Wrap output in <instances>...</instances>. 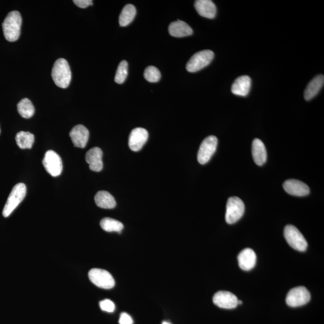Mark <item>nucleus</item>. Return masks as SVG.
Returning a JSON list of instances; mask_svg holds the SVG:
<instances>
[{"instance_id":"c85d7f7f","label":"nucleus","mask_w":324,"mask_h":324,"mask_svg":"<svg viewBox=\"0 0 324 324\" xmlns=\"http://www.w3.org/2000/svg\"><path fill=\"white\" fill-rule=\"evenodd\" d=\"M99 306L102 311L112 313L115 309V304L109 299H105L100 302Z\"/></svg>"},{"instance_id":"bb28decb","label":"nucleus","mask_w":324,"mask_h":324,"mask_svg":"<svg viewBox=\"0 0 324 324\" xmlns=\"http://www.w3.org/2000/svg\"><path fill=\"white\" fill-rule=\"evenodd\" d=\"M128 74V63L126 60L122 61L118 65L115 76V81L117 84H121L126 81Z\"/></svg>"},{"instance_id":"b1692460","label":"nucleus","mask_w":324,"mask_h":324,"mask_svg":"<svg viewBox=\"0 0 324 324\" xmlns=\"http://www.w3.org/2000/svg\"><path fill=\"white\" fill-rule=\"evenodd\" d=\"M16 144L21 149H31L35 142V136L29 132L21 131L16 135Z\"/></svg>"},{"instance_id":"5701e85b","label":"nucleus","mask_w":324,"mask_h":324,"mask_svg":"<svg viewBox=\"0 0 324 324\" xmlns=\"http://www.w3.org/2000/svg\"><path fill=\"white\" fill-rule=\"evenodd\" d=\"M137 10L134 5L127 4L122 10L120 17H119V24L121 27H126L134 20Z\"/></svg>"},{"instance_id":"aec40b11","label":"nucleus","mask_w":324,"mask_h":324,"mask_svg":"<svg viewBox=\"0 0 324 324\" xmlns=\"http://www.w3.org/2000/svg\"><path fill=\"white\" fill-rule=\"evenodd\" d=\"M324 84V76L323 74L316 76L307 85L304 91V99L309 101L317 96L323 88Z\"/></svg>"},{"instance_id":"0eeeda50","label":"nucleus","mask_w":324,"mask_h":324,"mask_svg":"<svg viewBox=\"0 0 324 324\" xmlns=\"http://www.w3.org/2000/svg\"><path fill=\"white\" fill-rule=\"evenodd\" d=\"M88 278L94 285L103 289H111L115 286V280L110 273L101 268H93L88 273Z\"/></svg>"},{"instance_id":"6e6552de","label":"nucleus","mask_w":324,"mask_h":324,"mask_svg":"<svg viewBox=\"0 0 324 324\" xmlns=\"http://www.w3.org/2000/svg\"><path fill=\"white\" fill-rule=\"evenodd\" d=\"M311 295L309 290L304 287L292 288L288 292L286 302L288 306L297 307L305 305L311 300Z\"/></svg>"},{"instance_id":"7c9ffc66","label":"nucleus","mask_w":324,"mask_h":324,"mask_svg":"<svg viewBox=\"0 0 324 324\" xmlns=\"http://www.w3.org/2000/svg\"><path fill=\"white\" fill-rule=\"evenodd\" d=\"M73 2L77 7L82 8V9H85L93 4V1L91 0H74Z\"/></svg>"},{"instance_id":"f03ea898","label":"nucleus","mask_w":324,"mask_h":324,"mask_svg":"<svg viewBox=\"0 0 324 324\" xmlns=\"http://www.w3.org/2000/svg\"><path fill=\"white\" fill-rule=\"evenodd\" d=\"M51 75L55 84L58 87L68 88L71 81L72 73L67 60L64 59H58L52 68Z\"/></svg>"},{"instance_id":"39448f33","label":"nucleus","mask_w":324,"mask_h":324,"mask_svg":"<svg viewBox=\"0 0 324 324\" xmlns=\"http://www.w3.org/2000/svg\"><path fill=\"white\" fill-rule=\"evenodd\" d=\"M215 54L210 50H203L194 54L186 65L187 71L194 73L209 65L214 59Z\"/></svg>"},{"instance_id":"a878e982","label":"nucleus","mask_w":324,"mask_h":324,"mask_svg":"<svg viewBox=\"0 0 324 324\" xmlns=\"http://www.w3.org/2000/svg\"><path fill=\"white\" fill-rule=\"evenodd\" d=\"M101 226L104 231L109 232H117L121 233L123 229V223L113 218L106 217L101 221Z\"/></svg>"},{"instance_id":"4468645a","label":"nucleus","mask_w":324,"mask_h":324,"mask_svg":"<svg viewBox=\"0 0 324 324\" xmlns=\"http://www.w3.org/2000/svg\"><path fill=\"white\" fill-rule=\"evenodd\" d=\"M283 187L288 193L293 196H305L310 193L308 185L298 180H288Z\"/></svg>"},{"instance_id":"20e7f679","label":"nucleus","mask_w":324,"mask_h":324,"mask_svg":"<svg viewBox=\"0 0 324 324\" xmlns=\"http://www.w3.org/2000/svg\"><path fill=\"white\" fill-rule=\"evenodd\" d=\"M284 236L290 247L295 250L300 252L306 251L308 244L303 234L295 226L291 225L285 226Z\"/></svg>"},{"instance_id":"1a4fd4ad","label":"nucleus","mask_w":324,"mask_h":324,"mask_svg":"<svg viewBox=\"0 0 324 324\" xmlns=\"http://www.w3.org/2000/svg\"><path fill=\"white\" fill-rule=\"evenodd\" d=\"M217 138L209 136L202 142L198 153V160L202 165L209 162L217 148Z\"/></svg>"},{"instance_id":"9b49d317","label":"nucleus","mask_w":324,"mask_h":324,"mask_svg":"<svg viewBox=\"0 0 324 324\" xmlns=\"http://www.w3.org/2000/svg\"><path fill=\"white\" fill-rule=\"evenodd\" d=\"M213 301L215 305L222 309H234L239 305V300L236 296L234 293L224 290L216 292L213 297Z\"/></svg>"},{"instance_id":"9d476101","label":"nucleus","mask_w":324,"mask_h":324,"mask_svg":"<svg viewBox=\"0 0 324 324\" xmlns=\"http://www.w3.org/2000/svg\"><path fill=\"white\" fill-rule=\"evenodd\" d=\"M43 165L46 171L52 177L59 176L62 173V160L54 151L46 152L43 160Z\"/></svg>"},{"instance_id":"412c9836","label":"nucleus","mask_w":324,"mask_h":324,"mask_svg":"<svg viewBox=\"0 0 324 324\" xmlns=\"http://www.w3.org/2000/svg\"><path fill=\"white\" fill-rule=\"evenodd\" d=\"M252 156L254 162L258 166H262L267 161V154L265 146L259 139H255L252 143Z\"/></svg>"},{"instance_id":"a211bd4d","label":"nucleus","mask_w":324,"mask_h":324,"mask_svg":"<svg viewBox=\"0 0 324 324\" xmlns=\"http://www.w3.org/2000/svg\"><path fill=\"white\" fill-rule=\"evenodd\" d=\"M251 87V78L247 75L238 77L232 85V93L235 95L245 97L248 95Z\"/></svg>"},{"instance_id":"2eb2a0df","label":"nucleus","mask_w":324,"mask_h":324,"mask_svg":"<svg viewBox=\"0 0 324 324\" xmlns=\"http://www.w3.org/2000/svg\"><path fill=\"white\" fill-rule=\"evenodd\" d=\"M102 156L103 152L99 147H94L87 151L85 155V160L91 171L100 172L102 170L104 167Z\"/></svg>"},{"instance_id":"393cba45","label":"nucleus","mask_w":324,"mask_h":324,"mask_svg":"<svg viewBox=\"0 0 324 324\" xmlns=\"http://www.w3.org/2000/svg\"><path fill=\"white\" fill-rule=\"evenodd\" d=\"M18 111L22 117L30 118L35 114V108L29 99L24 98L17 105Z\"/></svg>"},{"instance_id":"6ab92c4d","label":"nucleus","mask_w":324,"mask_h":324,"mask_svg":"<svg viewBox=\"0 0 324 324\" xmlns=\"http://www.w3.org/2000/svg\"><path fill=\"white\" fill-rule=\"evenodd\" d=\"M168 30L170 35L175 37H183L193 34L192 28L185 22L180 20L172 23Z\"/></svg>"},{"instance_id":"423d86ee","label":"nucleus","mask_w":324,"mask_h":324,"mask_svg":"<svg viewBox=\"0 0 324 324\" xmlns=\"http://www.w3.org/2000/svg\"><path fill=\"white\" fill-rule=\"evenodd\" d=\"M245 204L242 199L236 196L228 199L226 204L225 219L228 224H233L239 220L245 213Z\"/></svg>"},{"instance_id":"dca6fc26","label":"nucleus","mask_w":324,"mask_h":324,"mask_svg":"<svg viewBox=\"0 0 324 324\" xmlns=\"http://www.w3.org/2000/svg\"><path fill=\"white\" fill-rule=\"evenodd\" d=\"M239 267L241 269L249 271L254 267L256 262V255L252 249H244L238 256Z\"/></svg>"},{"instance_id":"2f4dec72","label":"nucleus","mask_w":324,"mask_h":324,"mask_svg":"<svg viewBox=\"0 0 324 324\" xmlns=\"http://www.w3.org/2000/svg\"><path fill=\"white\" fill-rule=\"evenodd\" d=\"M162 324H171L168 322H166V321H165V322H163Z\"/></svg>"},{"instance_id":"7ed1b4c3","label":"nucleus","mask_w":324,"mask_h":324,"mask_svg":"<svg viewBox=\"0 0 324 324\" xmlns=\"http://www.w3.org/2000/svg\"><path fill=\"white\" fill-rule=\"evenodd\" d=\"M27 193L26 185L24 183L16 184L10 193L7 198L6 203L5 204L2 215L7 217L11 215L19 204L23 201L26 197Z\"/></svg>"},{"instance_id":"f3484780","label":"nucleus","mask_w":324,"mask_h":324,"mask_svg":"<svg viewBox=\"0 0 324 324\" xmlns=\"http://www.w3.org/2000/svg\"><path fill=\"white\" fill-rule=\"evenodd\" d=\"M195 8L199 15L209 19L215 18L217 9L214 2L210 0H198L195 2Z\"/></svg>"},{"instance_id":"c756f323","label":"nucleus","mask_w":324,"mask_h":324,"mask_svg":"<svg viewBox=\"0 0 324 324\" xmlns=\"http://www.w3.org/2000/svg\"><path fill=\"white\" fill-rule=\"evenodd\" d=\"M134 321H133L132 317L127 313L123 312L120 315V320H119V324H133Z\"/></svg>"},{"instance_id":"4be33fe9","label":"nucleus","mask_w":324,"mask_h":324,"mask_svg":"<svg viewBox=\"0 0 324 324\" xmlns=\"http://www.w3.org/2000/svg\"><path fill=\"white\" fill-rule=\"evenodd\" d=\"M95 203L99 207L104 209H112L116 206L114 198L107 191H99L95 197Z\"/></svg>"},{"instance_id":"cd10ccee","label":"nucleus","mask_w":324,"mask_h":324,"mask_svg":"<svg viewBox=\"0 0 324 324\" xmlns=\"http://www.w3.org/2000/svg\"><path fill=\"white\" fill-rule=\"evenodd\" d=\"M144 77L149 82H157L159 81L161 77V74L154 66H148L146 68L144 74Z\"/></svg>"},{"instance_id":"ddd939ff","label":"nucleus","mask_w":324,"mask_h":324,"mask_svg":"<svg viewBox=\"0 0 324 324\" xmlns=\"http://www.w3.org/2000/svg\"><path fill=\"white\" fill-rule=\"evenodd\" d=\"M69 135L74 146L83 148L89 140L90 133L84 126L79 124L72 129Z\"/></svg>"},{"instance_id":"f8f14e48","label":"nucleus","mask_w":324,"mask_h":324,"mask_svg":"<svg viewBox=\"0 0 324 324\" xmlns=\"http://www.w3.org/2000/svg\"><path fill=\"white\" fill-rule=\"evenodd\" d=\"M148 138L146 129L137 127L131 132L129 137V146L133 151H139L145 145Z\"/></svg>"},{"instance_id":"f257e3e1","label":"nucleus","mask_w":324,"mask_h":324,"mask_svg":"<svg viewBox=\"0 0 324 324\" xmlns=\"http://www.w3.org/2000/svg\"><path fill=\"white\" fill-rule=\"evenodd\" d=\"M22 17L18 11L8 14L2 24L4 36L7 41H15L21 35Z\"/></svg>"}]
</instances>
